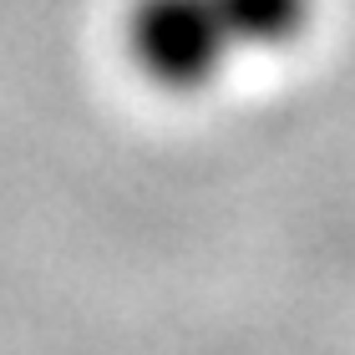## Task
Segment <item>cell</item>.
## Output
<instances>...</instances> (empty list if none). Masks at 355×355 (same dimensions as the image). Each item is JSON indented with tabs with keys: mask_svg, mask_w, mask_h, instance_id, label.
<instances>
[{
	"mask_svg": "<svg viewBox=\"0 0 355 355\" xmlns=\"http://www.w3.org/2000/svg\"><path fill=\"white\" fill-rule=\"evenodd\" d=\"M315 0H132L122 46L163 92H203L239 61L300 41Z\"/></svg>",
	"mask_w": 355,
	"mask_h": 355,
	"instance_id": "obj_1",
	"label": "cell"
}]
</instances>
